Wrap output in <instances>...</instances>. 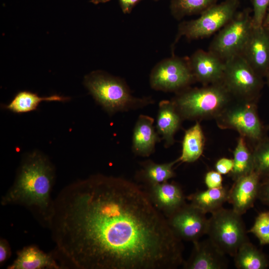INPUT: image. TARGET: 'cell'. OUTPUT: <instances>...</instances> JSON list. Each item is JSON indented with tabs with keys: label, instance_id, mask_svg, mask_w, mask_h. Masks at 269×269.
Segmentation results:
<instances>
[{
	"label": "cell",
	"instance_id": "6da1fadb",
	"mask_svg": "<svg viewBox=\"0 0 269 269\" xmlns=\"http://www.w3.org/2000/svg\"><path fill=\"white\" fill-rule=\"evenodd\" d=\"M48 228L64 268L174 269L184 262L166 217L122 177L97 174L65 186Z\"/></svg>",
	"mask_w": 269,
	"mask_h": 269
},
{
	"label": "cell",
	"instance_id": "7a4b0ae2",
	"mask_svg": "<svg viewBox=\"0 0 269 269\" xmlns=\"http://www.w3.org/2000/svg\"><path fill=\"white\" fill-rule=\"evenodd\" d=\"M55 179V168L49 159L39 151L30 152L22 158L14 182L2 196L0 203L25 207L42 226L48 228Z\"/></svg>",
	"mask_w": 269,
	"mask_h": 269
},
{
	"label": "cell",
	"instance_id": "3957f363",
	"mask_svg": "<svg viewBox=\"0 0 269 269\" xmlns=\"http://www.w3.org/2000/svg\"><path fill=\"white\" fill-rule=\"evenodd\" d=\"M235 99L223 82L185 88L171 100L183 120H216Z\"/></svg>",
	"mask_w": 269,
	"mask_h": 269
},
{
	"label": "cell",
	"instance_id": "277c9868",
	"mask_svg": "<svg viewBox=\"0 0 269 269\" xmlns=\"http://www.w3.org/2000/svg\"><path fill=\"white\" fill-rule=\"evenodd\" d=\"M84 83L96 102L110 115L146 106L150 98L134 97L122 80L101 71L86 76Z\"/></svg>",
	"mask_w": 269,
	"mask_h": 269
},
{
	"label": "cell",
	"instance_id": "5b68a950",
	"mask_svg": "<svg viewBox=\"0 0 269 269\" xmlns=\"http://www.w3.org/2000/svg\"><path fill=\"white\" fill-rule=\"evenodd\" d=\"M206 235L223 253L232 257L249 241L242 215L223 207L211 214Z\"/></svg>",
	"mask_w": 269,
	"mask_h": 269
},
{
	"label": "cell",
	"instance_id": "8992f818",
	"mask_svg": "<svg viewBox=\"0 0 269 269\" xmlns=\"http://www.w3.org/2000/svg\"><path fill=\"white\" fill-rule=\"evenodd\" d=\"M257 102L235 100L215 120L218 128L232 130L255 145L267 136L257 111Z\"/></svg>",
	"mask_w": 269,
	"mask_h": 269
},
{
	"label": "cell",
	"instance_id": "52a82bcc",
	"mask_svg": "<svg viewBox=\"0 0 269 269\" xmlns=\"http://www.w3.org/2000/svg\"><path fill=\"white\" fill-rule=\"evenodd\" d=\"M263 79L241 54L225 61L222 82L235 100L257 102L264 86Z\"/></svg>",
	"mask_w": 269,
	"mask_h": 269
},
{
	"label": "cell",
	"instance_id": "ba28073f",
	"mask_svg": "<svg viewBox=\"0 0 269 269\" xmlns=\"http://www.w3.org/2000/svg\"><path fill=\"white\" fill-rule=\"evenodd\" d=\"M249 8L237 12L212 40L209 51L223 61L240 54L253 27Z\"/></svg>",
	"mask_w": 269,
	"mask_h": 269
},
{
	"label": "cell",
	"instance_id": "9c48e42d",
	"mask_svg": "<svg viewBox=\"0 0 269 269\" xmlns=\"http://www.w3.org/2000/svg\"><path fill=\"white\" fill-rule=\"evenodd\" d=\"M239 4V0H225L205 10L198 18L181 23L176 41L181 36L198 39L219 31L235 15Z\"/></svg>",
	"mask_w": 269,
	"mask_h": 269
},
{
	"label": "cell",
	"instance_id": "30bf717a",
	"mask_svg": "<svg viewBox=\"0 0 269 269\" xmlns=\"http://www.w3.org/2000/svg\"><path fill=\"white\" fill-rule=\"evenodd\" d=\"M195 81L188 60L171 57L158 63L150 75L151 87L156 90L178 92Z\"/></svg>",
	"mask_w": 269,
	"mask_h": 269
},
{
	"label": "cell",
	"instance_id": "8fae6325",
	"mask_svg": "<svg viewBox=\"0 0 269 269\" xmlns=\"http://www.w3.org/2000/svg\"><path fill=\"white\" fill-rule=\"evenodd\" d=\"M206 214L190 203H186L166 219L170 229L179 239L193 243L207 234L208 219Z\"/></svg>",
	"mask_w": 269,
	"mask_h": 269
},
{
	"label": "cell",
	"instance_id": "7c38bea8",
	"mask_svg": "<svg viewBox=\"0 0 269 269\" xmlns=\"http://www.w3.org/2000/svg\"><path fill=\"white\" fill-rule=\"evenodd\" d=\"M241 54L262 77L269 73V30L263 25L253 26Z\"/></svg>",
	"mask_w": 269,
	"mask_h": 269
},
{
	"label": "cell",
	"instance_id": "4fadbf2b",
	"mask_svg": "<svg viewBox=\"0 0 269 269\" xmlns=\"http://www.w3.org/2000/svg\"><path fill=\"white\" fill-rule=\"evenodd\" d=\"M188 63L194 80L203 85L222 82L225 61L210 51L197 50Z\"/></svg>",
	"mask_w": 269,
	"mask_h": 269
},
{
	"label": "cell",
	"instance_id": "5bb4252c",
	"mask_svg": "<svg viewBox=\"0 0 269 269\" xmlns=\"http://www.w3.org/2000/svg\"><path fill=\"white\" fill-rule=\"evenodd\" d=\"M142 188L154 206L166 217L186 203L181 187L176 183L166 181Z\"/></svg>",
	"mask_w": 269,
	"mask_h": 269
},
{
	"label": "cell",
	"instance_id": "9a60e30c",
	"mask_svg": "<svg viewBox=\"0 0 269 269\" xmlns=\"http://www.w3.org/2000/svg\"><path fill=\"white\" fill-rule=\"evenodd\" d=\"M191 254L182 264L184 269H225L228 266L226 254L208 238L193 242Z\"/></svg>",
	"mask_w": 269,
	"mask_h": 269
},
{
	"label": "cell",
	"instance_id": "2e32d148",
	"mask_svg": "<svg viewBox=\"0 0 269 269\" xmlns=\"http://www.w3.org/2000/svg\"><path fill=\"white\" fill-rule=\"evenodd\" d=\"M234 181L229 190L228 202L234 211L243 215L254 206L258 199L261 178L254 171Z\"/></svg>",
	"mask_w": 269,
	"mask_h": 269
},
{
	"label": "cell",
	"instance_id": "e0dca14e",
	"mask_svg": "<svg viewBox=\"0 0 269 269\" xmlns=\"http://www.w3.org/2000/svg\"><path fill=\"white\" fill-rule=\"evenodd\" d=\"M152 118L140 115L134 125L132 139V150L138 156L147 157L154 152L155 144L160 137L153 126Z\"/></svg>",
	"mask_w": 269,
	"mask_h": 269
},
{
	"label": "cell",
	"instance_id": "ac0fdd59",
	"mask_svg": "<svg viewBox=\"0 0 269 269\" xmlns=\"http://www.w3.org/2000/svg\"><path fill=\"white\" fill-rule=\"evenodd\" d=\"M183 119L173 102L163 100L159 103L156 129L164 141V146H171L175 142L174 135L181 127Z\"/></svg>",
	"mask_w": 269,
	"mask_h": 269
},
{
	"label": "cell",
	"instance_id": "d6986e66",
	"mask_svg": "<svg viewBox=\"0 0 269 269\" xmlns=\"http://www.w3.org/2000/svg\"><path fill=\"white\" fill-rule=\"evenodd\" d=\"M17 257L8 269H63L53 255L45 253L35 245L23 247L16 253Z\"/></svg>",
	"mask_w": 269,
	"mask_h": 269
},
{
	"label": "cell",
	"instance_id": "ffe728a7",
	"mask_svg": "<svg viewBox=\"0 0 269 269\" xmlns=\"http://www.w3.org/2000/svg\"><path fill=\"white\" fill-rule=\"evenodd\" d=\"M229 190L222 186L197 191L186 197L190 204L205 214H212L223 208L228 202Z\"/></svg>",
	"mask_w": 269,
	"mask_h": 269
},
{
	"label": "cell",
	"instance_id": "44dd1931",
	"mask_svg": "<svg viewBox=\"0 0 269 269\" xmlns=\"http://www.w3.org/2000/svg\"><path fill=\"white\" fill-rule=\"evenodd\" d=\"M205 142V135L200 122L185 131L182 142L180 156L177 162L192 163L199 158L203 152Z\"/></svg>",
	"mask_w": 269,
	"mask_h": 269
},
{
	"label": "cell",
	"instance_id": "7402d4cb",
	"mask_svg": "<svg viewBox=\"0 0 269 269\" xmlns=\"http://www.w3.org/2000/svg\"><path fill=\"white\" fill-rule=\"evenodd\" d=\"M176 160L164 163H157L148 160L141 163V168L136 174L137 179L144 186L161 183L174 177L173 165Z\"/></svg>",
	"mask_w": 269,
	"mask_h": 269
},
{
	"label": "cell",
	"instance_id": "603a6c76",
	"mask_svg": "<svg viewBox=\"0 0 269 269\" xmlns=\"http://www.w3.org/2000/svg\"><path fill=\"white\" fill-rule=\"evenodd\" d=\"M233 257L238 269H266L269 266L266 255L250 241L244 243Z\"/></svg>",
	"mask_w": 269,
	"mask_h": 269
},
{
	"label": "cell",
	"instance_id": "cb8c5ba5",
	"mask_svg": "<svg viewBox=\"0 0 269 269\" xmlns=\"http://www.w3.org/2000/svg\"><path fill=\"white\" fill-rule=\"evenodd\" d=\"M69 98L54 95L48 97H39L37 94L27 91L19 92L5 108L16 113H27L35 110L43 101H65Z\"/></svg>",
	"mask_w": 269,
	"mask_h": 269
},
{
	"label": "cell",
	"instance_id": "d4e9b609",
	"mask_svg": "<svg viewBox=\"0 0 269 269\" xmlns=\"http://www.w3.org/2000/svg\"><path fill=\"white\" fill-rule=\"evenodd\" d=\"M234 166L229 174L234 181L254 171L253 150L247 144L246 138L239 137L233 152Z\"/></svg>",
	"mask_w": 269,
	"mask_h": 269
},
{
	"label": "cell",
	"instance_id": "484cf974",
	"mask_svg": "<svg viewBox=\"0 0 269 269\" xmlns=\"http://www.w3.org/2000/svg\"><path fill=\"white\" fill-rule=\"evenodd\" d=\"M217 0H171L170 10L179 19L186 15L201 13L216 3Z\"/></svg>",
	"mask_w": 269,
	"mask_h": 269
},
{
	"label": "cell",
	"instance_id": "4316f807",
	"mask_svg": "<svg viewBox=\"0 0 269 269\" xmlns=\"http://www.w3.org/2000/svg\"><path fill=\"white\" fill-rule=\"evenodd\" d=\"M254 171L261 180L269 176V138L267 136L256 144L253 149Z\"/></svg>",
	"mask_w": 269,
	"mask_h": 269
},
{
	"label": "cell",
	"instance_id": "83f0119b",
	"mask_svg": "<svg viewBox=\"0 0 269 269\" xmlns=\"http://www.w3.org/2000/svg\"><path fill=\"white\" fill-rule=\"evenodd\" d=\"M248 232L257 237L260 245H269V210L258 214Z\"/></svg>",
	"mask_w": 269,
	"mask_h": 269
},
{
	"label": "cell",
	"instance_id": "f1b7e54d",
	"mask_svg": "<svg viewBox=\"0 0 269 269\" xmlns=\"http://www.w3.org/2000/svg\"><path fill=\"white\" fill-rule=\"evenodd\" d=\"M253 24L254 27L263 25L269 6V0H252Z\"/></svg>",
	"mask_w": 269,
	"mask_h": 269
},
{
	"label": "cell",
	"instance_id": "f546056e",
	"mask_svg": "<svg viewBox=\"0 0 269 269\" xmlns=\"http://www.w3.org/2000/svg\"><path fill=\"white\" fill-rule=\"evenodd\" d=\"M204 182L208 188H216L223 186L222 174L216 170L207 172L205 175Z\"/></svg>",
	"mask_w": 269,
	"mask_h": 269
},
{
	"label": "cell",
	"instance_id": "4dcf8cb0",
	"mask_svg": "<svg viewBox=\"0 0 269 269\" xmlns=\"http://www.w3.org/2000/svg\"><path fill=\"white\" fill-rule=\"evenodd\" d=\"M233 166V159L226 157L218 159L215 165L216 170L222 175L229 174L232 171Z\"/></svg>",
	"mask_w": 269,
	"mask_h": 269
},
{
	"label": "cell",
	"instance_id": "1f68e13d",
	"mask_svg": "<svg viewBox=\"0 0 269 269\" xmlns=\"http://www.w3.org/2000/svg\"><path fill=\"white\" fill-rule=\"evenodd\" d=\"M258 199L269 208V182L262 181L259 188Z\"/></svg>",
	"mask_w": 269,
	"mask_h": 269
},
{
	"label": "cell",
	"instance_id": "d6a6232c",
	"mask_svg": "<svg viewBox=\"0 0 269 269\" xmlns=\"http://www.w3.org/2000/svg\"><path fill=\"white\" fill-rule=\"evenodd\" d=\"M11 255L10 245L8 241L4 239L0 240V264H3L7 261Z\"/></svg>",
	"mask_w": 269,
	"mask_h": 269
},
{
	"label": "cell",
	"instance_id": "836d02e7",
	"mask_svg": "<svg viewBox=\"0 0 269 269\" xmlns=\"http://www.w3.org/2000/svg\"><path fill=\"white\" fill-rule=\"evenodd\" d=\"M141 0H119L124 13H129L133 7Z\"/></svg>",
	"mask_w": 269,
	"mask_h": 269
},
{
	"label": "cell",
	"instance_id": "e575fe53",
	"mask_svg": "<svg viewBox=\"0 0 269 269\" xmlns=\"http://www.w3.org/2000/svg\"><path fill=\"white\" fill-rule=\"evenodd\" d=\"M263 26L269 30V6Z\"/></svg>",
	"mask_w": 269,
	"mask_h": 269
},
{
	"label": "cell",
	"instance_id": "d590c367",
	"mask_svg": "<svg viewBox=\"0 0 269 269\" xmlns=\"http://www.w3.org/2000/svg\"><path fill=\"white\" fill-rule=\"evenodd\" d=\"M110 0H91V2L94 4H98L99 3H105L107 2Z\"/></svg>",
	"mask_w": 269,
	"mask_h": 269
},
{
	"label": "cell",
	"instance_id": "8d00e7d4",
	"mask_svg": "<svg viewBox=\"0 0 269 269\" xmlns=\"http://www.w3.org/2000/svg\"><path fill=\"white\" fill-rule=\"evenodd\" d=\"M266 79L267 84L268 85V86L269 87V73H268L267 76L266 77Z\"/></svg>",
	"mask_w": 269,
	"mask_h": 269
},
{
	"label": "cell",
	"instance_id": "74e56055",
	"mask_svg": "<svg viewBox=\"0 0 269 269\" xmlns=\"http://www.w3.org/2000/svg\"><path fill=\"white\" fill-rule=\"evenodd\" d=\"M262 181H269V176L267 177H266L264 179H262L261 180Z\"/></svg>",
	"mask_w": 269,
	"mask_h": 269
},
{
	"label": "cell",
	"instance_id": "f35d334b",
	"mask_svg": "<svg viewBox=\"0 0 269 269\" xmlns=\"http://www.w3.org/2000/svg\"></svg>",
	"mask_w": 269,
	"mask_h": 269
},
{
	"label": "cell",
	"instance_id": "ab89813d",
	"mask_svg": "<svg viewBox=\"0 0 269 269\" xmlns=\"http://www.w3.org/2000/svg\"></svg>",
	"mask_w": 269,
	"mask_h": 269
}]
</instances>
